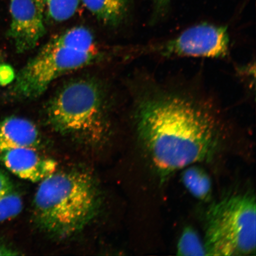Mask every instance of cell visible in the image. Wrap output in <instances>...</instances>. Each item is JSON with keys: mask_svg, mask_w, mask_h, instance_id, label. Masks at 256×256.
I'll list each match as a JSON object with an SVG mask.
<instances>
[{"mask_svg": "<svg viewBox=\"0 0 256 256\" xmlns=\"http://www.w3.org/2000/svg\"><path fill=\"white\" fill-rule=\"evenodd\" d=\"M222 108L200 90L147 76L137 90L138 137L160 174L212 158L226 133Z\"/></svg>", "mask_w": 256, "mask_h": 256, "instance_id": "1", "label": "cell"}, {"mask_svg": "<svg viewBox=\"0 0 256 256\" xmlns=\"http://www.w3.org/2000/svg\"><path fill=\"white\" fill-rule=\"evenodd\" d=\"M97 190L90 176L78 172H54L40 182L34 202L35 219L60 238L74 234L94 217Z\"/></svg>", "mask_w": 256, "mask_h": 256, "instance_id": "2", "label": "cell"}, {"mask_svg": "<svg viewBox=\"0 0 256 256\" xmlns=\"http://www.w3.org/2000/svg\"><path fill=\"white\" fill-rule=\"evenodd\" d=\"M94 34L76 26L51 39L15 76L8 96L32 100L42 94L54 80L87 66L100 57Z\"/></svg>", "mask_w": 256, "mask_h": 256, "instance_id": "3", "label": "cell"}, {"mask_svg": "<svg viewBox=\"0 0 256 256\" xmlns=\"http://www.w3.org/2000/svg\"><path fill=\"white\" fill-rule=\"evenodd\" d=\"M46 116L57 132L90 142L100 140L108 129L104 92L90 79L64 86L48 104Z\"/></svg>", "mask_w": 256, "mask_h": 256, "instance_id": "4", "label": "cell"}, {"mask_svg": "<svg viewBox=\"0 0 256 256\" xmlns=\"http://www.w3.org/2000/svg\"><path fill=\"white\" fill-rule=\"evenodd\" d=\"M206 214L204 242L207 255L234 256L255 254L254 194L230 195L213 204Z\"/></svg>", "mask_w": 256, "mask_h": 256, "instance_id": "5", "label": "cell"}, {"mask_svg": "<svg viewBox=\"0 0 256 256\" xmlns=\"http://www.w3.org/2000/svg\"><path fill=\"white\" fill-rule=\"evenodd\" d=\"M230 46L226 26L202 23L186 28L170 40L150 44L146 52L164 58H223L228 56Z\"/></svg>", "mask_w": 256, "mask_h": 256, "instance_id": "6", "label": "cell"}, {"mask_svg": "<svg viewBox=\"0 0 256 256\" xmlns=\"http://www.w3.org/2000/svg\"><path fill=\"white\" fill-rule=\"evenodd\" d=\"M11 24L8 36L16 50H33L46 34L42 8L37 0H10Z\"/></svg>", "mask_w": 256, "mask_h": 256, "instance_id": "7", "label": "cell"}, {"mask_svg": "<svg viewBox=\"0 0 256 256\" xmlns=\"http://www.w3.org/2000/svg\"><path fill=\"white\" fill-rule=\"evenodd\" d=\"M0 161L12 174L33 183L40 182L52 174L57 167L54 160L43 158L36 149L28 147L1 152Z\"/></svg>", "mask_w": 256, "mask_h": 256, "instance_id": "8", "label": "cell"}, {"mask_svg": "<svg viewBox=\"0 0 256 256\" xmlns=\"http://www.w3.org/2000/svg\"><path fill=\"white\" fill-rule=\"evenodd\" d=\"M40 144V131L30 120L10 116L0 121V152L20 147L36 149Z\"/></svg>", "mask_w": 256, "mask_h": 256, "instance_id": "9", "label": "cell"}, {"mask_svg": "<svg viewBox=\"0 0 256 256\" xmlns=\"http://www.w3.org/2000/svg\"><path fill=\"white\" fill-rule=\"evenodd\" d=\"M82 4L99 20L104 24L116 26L127 14L129 0H81Z\"/></svg>", "mask_w": 256, "mask_h": 256, "instance_id": "10", "label": "cell"}, {"mask_svg": "<svg viewBox=\"0 0 256 256\" xmlns=\"http://www.w3.org/2000/svg\"><path fill=\"white\" fill-rule=\"evenodd\" d=\"M186 168L182 175V180L186 188L198 200H209L212 190L209 175L197 166L192 164Z\"/></svg>", "mask_w": 256, "mask_h": 256, "instance_id": "11", "label": "cell"}, {"mask_svg": "<svg viewBox=\"0 0 256 256\" xmlns=\"http://www.w3.org/2000/svg\"><path fill=\"white\" fill-rule=\"evenodd\" d=\"M44 15L56 22L68 20L75 14L81 0H37Z\"/></svg>", "mask_w": 256, "mask_h": 256, "instance_id": "12", "label": "cell"}, {"mask_svg": "<svg viewBox=\"0 0 256 256\" xmlns=\"http://www.w3.org/2000/svg\"><path fill=\"white\" fill-rule=\"evenodd\" d=\"M178 255L206 256L204 242L193 228L187 227L182 232L177 248Z\"/></svg>", "mask_w": 256, "mask_h": 256, "instance_id": "13", "label": "cell"}, {"mask_svg": "<svg viewBox=\"0 0 256 256\" xmlns=\"http://www.w3.org/2000/svg\"><path fill=\"white\" fill-rule=\"evenodd\" d=\"M23 210V200L14 190L0 196V222L17 216Z\"/></svg>", "mask_w": 256, "mask_h": 256, "instance_id": "14", "label": "cell"}, {"mask_svg": "<svg viewBox=\"0 0 256 256\" xmlns=\"http://www.w3.org/2000/svg\"><path fill=\"white\" fill-rule=\"evenodd\" d=\"M152 24H154L162 20L168 14L171 0H152Z\"/></svg>", "mask_w": 256, "mask_h": 256, "instance_id": "15", "label": "cell"}, {"mask_svg": "<svg viewBox=\"0 0 256 256\" xmlns=\"http://www.w3.org/2000/svg\"><path fill=\"white\" fill-rule=\"evenodd\" d=\"M14 69L7 64H0V86H6L15 78Z\"/></svg>", "mask_w": 256, "mask_h": 256, "instance_id": "16", "label": "cell"}, {"mask_svg": "<svg viewBox=\"0 0 256 256\" xmlns=\"http://www.w3.org/2000/svg\"><path fill=\"white\" fill-rule=\"evenodd\" d=\"M14 190V184L5 172L0 171V196Z\"/></svg>", "mask_w": 256, "mask_h": 256, "instance_id": "17", "label": "cell"}, {"mask_svg": "<svg viewBox=\"0 0 256 256\" xmlns=\"http://www.w3.org/2000/svg\"><path fill=\"white\" fill-rule=\"evenodd\" d=\"M18 254V252H16L14 250L8 248V246L0 242V256H14Z\"/></svg>", "mask_w": 256, "mask_h": 256, "instance_id": "18", "label": "cell"}, {"mask_svg": "<svg viewBox=\"0 0 256 256\" xmlns=\"http://www.w3.org/2000/svg\"><path fill=\"white\" fill-rule=\"evenodd\" d=\"M3 62V56L2 52H0V64L2 63Z\"/></svg>", "mask_w": 256, "mask_h": 256, "instance_id": "19", "label": "cell"}]
</instances>
